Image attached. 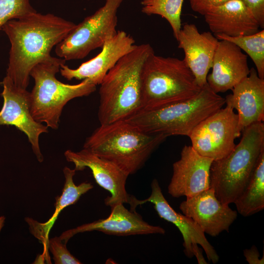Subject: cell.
I'll return each instance as SVG.
<instances>
[{"label":"cell","mask_w":264,"mask_h":264,"mask_svg":"<svg viewBox=\"0 0 264 264\" xmlns=\"http://www.w3.org/2000/svg\"><path fill=\"white\" fill-rule=\"evenodd\" d=\"M76 26L53 14L36 11L7 22L1 28L11 44L6 76L18 87L26 89L33 67L52 59L53 47Z\"/></svg>","instance_id":"cell-1"},{"label":"cell","mask_w":264,"mask_h":264,"mask_svg":"<svg viewBox=\"0 0 264 264\" xmlns=\"http://www.w3.org/2000/svg\"><path fill=\"white\" fill-rule=\"evenodd\" d=\"M153 53L149 44L135 45L105 75L99 90L100 125L126 120L143 108L141 73Z\"/></svg>","instance_id":"cell-2"},{"label":"cell","mask_w":264,"mask_h":264,"mask_svg":"<svg viewBox=\"0 0 264 264\" xmlns=\"http://www.w3.org/2000/svg\"><path fill=\"white\" fill-rule=\"evenodd\" d=\"M147 133L126 120L100 125L86 140L84 148L116 164L129 175L137 172L167 138Z\"/></svg>","instance_id":"cell-3"},{"label":"cell","mask_w":264,"mask_h":264,"mask_svg":"<svg viewBox=\"0 0 264 264\" xmlns=\"http://www.w3.org/2000/svg\"><path fill=\"white\" fill-rule=\"evenodd\" d=\"M225 104V98L207 83L192 98L160 108H142L126 120L148 133L189 137L200 122Z\"/></svg>","instance_id":"cell-4"},{"label":"cell","mask_w":264,"mask_h":264,"mask_svg":"<svg viewBox=\"0 0 264 264\" xmlns=\"http://www.w3.org/2000/svg\"><path fill=\"white\" fill-rule=\"evenodd\" d=\"M240 142L226 156L213 160L210 186L222 203H234L248 183L261 152L264 150V124L245 128Z\"/></svg>","instance_id":"cell-5"},{"label":"cell","mask_w":264,"mask_h":264,"mask_svg":"<svg viewBox=\"0 0 264 264\" xmlns=\"http://www.w3.org/2000/svg\"><path fill=\"white\" fill-rule=\"evenodd\" d=\"M65 62L64 59L53 57L36 65L30 72L35 82L30 92L31 115L36 121L53 130L58 128L62 110L69 101L88 96L96 89V86L87 79L74 85L59 81L56 74Z\"/></svg>","instance_id":"cell-6"},{"label":"cell","mask_w":264,"mask_h":264,"mask_svg":"<svg viewBox=\"0 0 264 264\" xmlns=\"http://www.w3.org/2000/svg\"><path fill=\"white\" fill-rule=\"evenodd\" d=\"M143 108L155 109L185 101L201 88L183 60L151 54L141 73Z\"/></svg>","instance_id":"cell-7"},{"label":"cell","mask_w":264,"mask_h":264,"mask_svg":"<svg viewBox=\"0 0 264 264\" xmlns=\"http://www.w3.org/2000/svg\"><path fill=\"white\" fill-rule=\"evenodd\" d=\"M123 0H106L94 13L84 19L56 45V54L66 61L81 59L103 46L117 31V12Z\"/></svg>","instance_id":"cell-8"},{"label":"cell","mask_w":264,"mask_h":264,"mask_svg":"<svg viewBox=\"0 0 264 264\" xmlns=\"http://www.w3.org/2000/svg\"><path fill=\"white\" fill-rule=\"evenodd\" d=\"M226 106L200 122L189 136L192 148L201 156L213 160L228 155L236 145L238 118L231 105Z\"/></svg>","instance_id":"cell-9"},{"label":"cell","mask_w":264,"mask_h":264,"mask_svg":"<svg viewBox=\"0 0 264 264\" xmlns=\"http://www.w3.org/2000/svg\"><path fill=\"white\" fill-rule=\"evenodd\" d=\"M151 186V194L147 198L139 200L133 195H129L128 203L130 205V210L136 211L138 205L147 202L153 203L161 218L174 224L179 229L183 237L184 252L187 257H194L193 248L195 245L199 244L203 249L209 261L213 264L218 263L219 256L200 226L193 219L176 212L170 206L163 195L156 179L153 180Z\"/></svg>","instance_id":"cell-10"},{"label":"cell","mask_w":264,"mask_h":264,"mask_svg":"<svg viewBox=\"0 0 264 264\" xmlns=\"http://www.w3.org/2000/svg\"><path fill=\"white\" fill-rule=\"evenodd\" d=\"M1 84L3 90L1 95L3 99L0 111V126H14L27 136L33 153L41 162L44 157L39 146V137L48 132V127L36 121L30 110V92L16 86L7 76Z\"/></svg>","instance_id":"cell-11"},{"label":"cell","mask_w":264,"mask_h":264,"mask_svg":"<svg viewBox=\"0 0 264 264\" xmlns=\"http://www.w3.org/2000/svg\"><path fill=\"white\" fill-rule=\"evenodd\" d=\"M64 155L67 161L74 164L76 171L90 169L96 183L110 194L104 199L106 205L111 207L128 203L130 195L126 183L129 175L116 164L85 148L78 152L67 150Z\"/></svg>","instance_id":"cell-12"},{"label":"cell","mask_w":264,"mask_h":264,"mask_svg":"<svg viewBox=\"0 0 264 264\" xmlns=\"http://www.w3.org/2000/svg\"><path fill=\"white\" fill-rule=\"evenodd\" d=\"M179 209L183 215L193 219L204 233L212 237L224 231L228 232L238 215L229 204L222 203L217 198L211 188L186 197L180 203Z\"/></svg>","instance_id":"cell-13"},{"label":"cell","mask_w":264,"mask_h":264,"mask_svg":"<svg viewBox=\"0 0 264 264\" xmlns=\"http://www.w3.org/2000/svg\"><path fill=\"white\" fill-rule=\"evenodd\" d=\"M213 161L199 154L191 146H184L180 159L173 164L168 193L174 198L189 197L210 188V170Z\"/></svg>","instance_id":"cell-14"},{"label":"cell","mask_w":264,"mask_h":264,"mask_svg":"<svg viewBox=\"0 0 264 264\" xmlns=\"http://www.w3.org/2000/svg\"><path fill=\"white\" fill-rule=\"evenodd\" d=\"M135 45L131 36L124 31H118L106 41L97 55L78 68L72 69L65 64L61 65V74L68 80L87 79L94 85H99L109 71Z\"/></svg>","instance_id":"cell-15"},{"label":"cell","mask_w":264,"mask_h":264,"mask_svg":"<svg viewBox=\"0 0 264 264\" xmlns=\"http://www.w3.org/2000/svg\"><path fill=\"white\" fill-rule=\"evenodd\" d=\"M123 204L119 203L110 207L111 213L107 218L65 231L59 236L60 238L66 244L75 235L92 231L120 236L165 233L164 228L149 224L143 220L140 214L136 211L129 210Z\"/></svg>","instance_id":"cell-16"},{"label":"cell","mask_w":264,"mask_h":264,"mask_svg":"<svg viewBox=\"0 0 264 264\" xmlns=\"http://www.w3.org/2000/svg\"><path fill=\"white\" fill-rule=\"evenodd\" d=\"M178 47L183 50L186 65L201 88L207 83V76L212 67L214 56L219 40L210 32L200 33L196 25L186 23L181 28L176 39Z\"/></svg>","instance_id":"cell-17"},{"label":"cell","mask_w":264,"mask_h":264,"mask_svg":"<svg viewBox=\"0 0 264 264\" xmlns=\"http://www.w3.org/2000/svg\"><path fill=\"white\" fill-rule=\"evenodd\" d=\"M211 68L207 83L217 93L232 89L250 72L247 55L237 45L224 40L219 41Z\"/></svg>","instance_id":"cell-18"},{"label":"cell","mask_w":264,"mask_h":264,"mask_svg":"<svg viewBox=\"0 0 264 264\" xmlns=\"http://www.w3.org/2000/svg\"><path fill=\"white\" fill-rule=\"evenodd\" d=\"M231 90L232 93L225 98L237 111V134L239 137L246 127L264 119V79L261 78L256 70L250 69L248 75Z\"/></svg>","instance_id":"cell-19"},{"label":"cell","mask_w":264,"mask_h":264,"mask_svg":"<svg viewBox=\"0 0 264 264\" xmlns=\"http://www.w3.org/2000/svg\"><path fill=\"white\" fill-rule=\"evenodd\" d=\"M204 16L215 36L222 34L236 37L260 31L258 23L241 0H230L212 7Z\"/></svg>","instance_id":"cell-20"},{"label":"cell","mask_w":264,"mask_h":264,"mask_svg":"<svg viewBox=\"0 0 264 264\" xmlns=\"http://www.w3.org/2000/svg\"><path fill=\"white\" fill-rule=\"evenodd\" d=\"M63 173L65 183L62 194L56 198L55 210L52 216L46 222L40 223L31 218H26L30 232L33 235L46 245L48 241V234L60 213L68 206L75 203L84 194L93 188L91 183L84 182L78 185H75L73 177L75 170L67 167H64Z\"/></svg>","instance_id":"cell-21"},{"label":"cell","mask_w":264,"mask_h":264,"mask_svg":"<svg viewBox=\"0 0 264 264\" xmlns=\"http://www.w3.org/2000/svg\"><path fill=\"white\" fill-rule=\"evenodd\" d=\"M234 203L237 212L243 217L251 216L264 209V150L259 156L248 183Z\"/></svg>","instance_id":"cell-22"},{"label":"cell","mask_w":264,"mask_h":264,"mask_svg":"<svg viewBox=\"0 0 264 264\" xmlns=\"http://www.w3.org/2000/svg\"><path fill=\"white\" fill-rule=\"evenodd\" d=\"M220 40L230 42L246 52L253 62L258 76L264 79V30L247 35L230 37L222 34L215 35Z\"/></svg>","instance_id":"cell-23"},{"label":"cell","mask_w":264,"mask_h":264,"mask_svg":"<svg viewBox=\"0 0 264 264\" xmlns=\"http://www.w3.org/2000/svg\"><path fill=\"white\" fill-rule=\"evenodd\" d=\"M184 0H142V12L157 15L169 23L176 39L181 28V13Z\"/></svg>","instance_id":"cell-24"},{"label":"cell","mask_w":264,"mask_h":264,"mask_svg":"<svg viewBox=\"0 0 264 264\" xmlns=\"http://www.w3.org/2000/svg\"><path fill=\"white\" fill-rule=\"evenodd\" d=\"M35 11L30 0H0V30L8 21Z\"/></svg>","instance_id":"cell-25"},{"label":"cell","mask_w":264,"mask_h":264,"mask_svg":"<svg viewBox=\"0 0 264 264\" xmlns=\"http://www.w3.org/2000/svg\"><path fill=\"white\" fill-rule=\"evenodd\" d=\"M47 245L53 255L55 264H81L82 263L72 255L59 237L48 239Z\"/></svg>","instance_id":"cell-26"},{"label":"cell","mask_w":264,"mask_h":264,"mask_svg":"<svg viewBox=\"0 0 264 264\" xmlns=\"http://www.w3.org/2000/svg\"><path fill=\"white\" fill-rule=\"evenodd\" d=\"M250 11L260 27L264 28V0H241Z\"/></svg>","instance_id":"cell-27"},{"label":"cell","mask_w":264,"mask_h":264,"mask_svg":"<svg viewBox=\"0 0 264 264\" xmlns=\"http://www.w3.org/2000/svg\"><path fill=\"white\" fill-rule=\"evenodd\" d=\"M192 9L204 15L212 7L220 5L230 0H189Z\"/></svg>","instance_id":"cell-28"},{"label":"cell","mask_w":264,"mask_h":264,"mask_svg":"<svg viewBox=\"0 0 264 264\" xmlns=\"http://www.w3.org/2000/svg\"><path fill=\"white\" fill-rule=\"evenodd\" d=\"M243 255L246 261L249 264H264V257H260V253L255 246H252L250 249L243 251Z\"/></svg>","instance_id":"cell-29"},{"label":"cell","mask_w":264,"mask_h":264,"mask_svg":"<svg viewBox=\"0 0 264 264\" xmlns=\"http://www.w3.org/2000/svg\"><path fill=\"white\" fill-rule=\"evenodd\" d=\"M5 220V218L3 216H0V232L3 227Z\"/></svg>","instance_id":"cell-30"}]
</instances>
